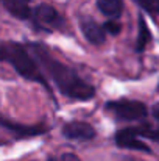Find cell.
<instances>
[{
  "mask_svg": "<svg viewBox=\"0 0 159 161\" xmlns=\"http://www.w3.org/2000/svg\"><path fill=\"white\" fill-rule=\"evenodd\" d=\"M49 161H59V160H58V158H50Z\"/></svg>",
  "mask_w": 159,
  "mask_h": 161,
  "instance_id": "16",
  "label": "cell"
},
{
  "mask_svg": "<svg viewBox=\"0 0 159 161\" xmlns=\"http://www.w3.org/2000/svg\"><path fill=\"white\" fill-rule=\"evenodd\" d=\"M31 17H33V22L38 28L41 30H45V31H53L56 28H59L62 25V17L61 14L47 3H41L38 5L33 11H31Z\"/></svg>",
  "mask_w": 159,
  "mask_h": 161,
  "instance_id": "4",
  "label": "cell"
},
{
  "mask_svg": "<svg viewBox=\"0 0 159 161\" xmlns=\"http://www.w3.org/2000/svg\"><path fill=\"white\" fill-rule=\"evenodd\" d=\"M137 3L150 14H159V0H137Z\"/></svg>",
  "mask_w": 159,
  "mask_h": 161,
  "instance_id": "11",
  "label": "cell"
},
{
  "mask_svg": "<svg viewBox=\"0 0 159 161\" xmlns=\"http://www.w3.org/2000/svg\"><path fill=\"white\" fill-rule=\"evenodd\" d=\"M136 131L139 136H145L159 142V128H136Z\"/></svg>",
  "mask_w": 159,
  "mask_h": 161,
  "instance_id": "13",
  "label": "cell"
},
{
  "mask_svg": "<svg viewBox=\"0 0 159 161\" xmlns=\"http://www.w3.org/2000/svg\"><path fill=\"white\" fill-rule=\"evenodd\" d=\"M5 6V9L19 20L31 19V8L30 0H0Z\"/></svg>",
  "mask_w": 159,
  "mask_h": 161,
  "instance_id": "8",
  "label": "cell"
},
{
  "mask_svg": "<svg viewBox=\"0 0 159 161\" xmlns=\"http://www.w3.org/2000/svg\"><path fill=\"white\" fill-rule=\"evenodd\" d=\"M153 113H155V117H156V119L159 120V107L155 108V111H153Z\"/></svg>",
  "mask_w": 159,
  "mask_h": 161,
  "instance_id": "15",
  "label": "cell"
},
{
  "mask_svg": "<svg viewBox=\"0 0 159 161\" xmlns=\"http://www.w3.org/2000/svg\"><path fill=\"white\" fill-rule=\"evenodd\" d=\"M97 6L105 16L111 17L112 20L119 19L123 13V2L122 0H97Z\"/></svg>",
  "mask_w": 159,
  "mask_h": 161,
  "instance_id": "9",
  "label": "cell"
},
{
  "mask_svg": "<svg viewBox=\"0 0 159 161\" xmlns=\"http://www.w3.org/2000/svg\"><path fill=\"white\" fill-rule=\"evenodd\" d=\"M80 28L84 35V38L94 44V46H102L106 41V33L102 25H98L94 19L91 17H81L80 19Z\"/></svg>",
  "mask_w": 159,
  "mask_h": 161,
  "instance_id": "7",
  "label": "cell"
},
{
  "mask_svg": "<svg viewBox=\"0 0 159 161\" xmlns=\"http://www.w3.org/2000/svg\"><path fill=\"white\" fill-rule=\"evenodd\" d=\"M102 27H103L105 33H109V35H112V36H117V35L122 31V25H120L117 20H112V19L105 22Z\"/></svg>",
  "mask_w": 159,
  "mask_h": 161,
  "instance_id": "12",
  "label": "cell"
},
{
  "mask_svg": "<svg viewBox=\"0 0 159 161\" xmlns=\"http://www.w3.org/2000/svg\"><path fill=\"white\" fill-rule=\"evenodd\" d=\"M62 135L64 138L72 139V141H91L95 138V128L87 122L72 120L64 125Z\"/></svg>",
  "mask_w": 159,
  "mask_h": 161,
  "instance_id": "6",
  "label": "cell"
},
{
  "mask_svg": "<svg viewBox=\"0 0 159 161\" xmlns=\"http://www.w3.org/2000/svg\"><path fill=\"white\" fill-rule=\"evenodd\" d=\"M158 91H159V85H158Z\"/></svg>",
  "mask_w": 159,
  "mask_h": 161,
  "instance_id": "17",
  "label": "cell"
},
{
  "mask_svg": "<svg viewBox=\"0 0 159 161\" xmlns=\"http://www.w3.org/2000/svg\"><path fill=\"white\" fill-rule=\"evenodd\" d=\"M105 108L106 111L112 113L120 120H139V119H144L148 114V108L144 102L130 100V99L106 102Z\"/></svg>",
  "mask_w": 159,
  "mask_h": 161,
  "instance_id": "3",
  "label": "cell"
},
{
  "mask_svg": "<svg viewBox=\"0 0 159 161\" xmlns=\"http://www.w3.org/2000/svg\"><path fill=\"white\" fill-rule=\"evenodd\" d=\"M115 144L122 149H130V150H140L145 153H150L151 149L139 138L136 128H123L115 133Z\"/></svg>",
  "mask_w": 159,
  "mask_h": 161,
  "instance_id": "5",
  "label": "cell"
},
{
  "mask_svg": "<svg viewBox=\"0 0 159 161\" xmlns=\"http://www.w3.org/2000/svg\"><path fill=\"white\" fill-rule=\"evenodd\" d=\"M0 61L9 63L22 78L36 81V83L42 85L47 91H50V85L45 80L44 74L41 72L38 63L33 59V56L28 53V50L22 44L14 42V41L2 42L0 44Z\"/></svg>",
  "mask_w": 159,
  "mask_h": 161,
  "instance_id": "2",
  "label": "cell"
},
{
  "mask_svg": "<svg viewBox=\"0 0 159 161\" xmlns=\"http://www.w3.org/2000/svg\"><path fill=\"white\" fill-rule=\"evenodd\" d=\"M59 161H81L75 153H62L61 158H58Z\"/></svg>",
  "mask_w": 159,
  "mask_h": 161,
  "instance_id": "14",
  "label": "cell"
},
{
  "mask_svg": "<svg viewBox=\"0 0 159 161\" xmlns=\"http://www.w3.org/2000/svg\"><path fill=\"white\" fill-rule=\"evenodd\" d=\"M33 59L45 69V72L50 75L53 83L59 89V92L72 100H91L95 96V88L84 81L73 67L58 61L53 58L52 53L44 47L42 44H30L28 46Z\"/></svg>",
  "mask_w": 159,
  "mask_h": 161,
  "instance_id": "1",
  "label": "cell"
},
{
  "mask_svg": "<svg viewBox=\"0 0 159 161\" xmlns=\"http://www.w3.org/2000/svg\"><path fill=\"white\" fill-rule=\"evenodd\" d=\"M151 39V35H150V30H148V25L145 22V19L140 16L139 17V31H137V41H136V50L140 53L145 50V47L148 46Z\"/></svg>",
  "mask_w": 159,
  "mask_h": 161,
  "instance_id": "10",
  "label": "cell"
}]
</instances>
